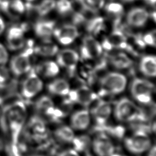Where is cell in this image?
Listing matches in <instances>:
<instances>
[{
    "label": "cell",
    "mask_w": 156,
    "mask_h": 156,
    "mask_svg": "<svg viewBox=\"0 0 156 156\" xmlns=\"http://www.w3.org/2000/svg\"><path fill=\"white\" fill-rule=\"evenodd\" d=\"M1 106H0V112H1Z\"/></svg>",
    "instance_id": "cell-46"
},
{
    "label": "cell",
    "mask_w": 156,
    "mask_h": 156,
    "mask_svg": "<svg viewBox=\"0 0 156 156\" xmlns=\"http://www.w3.org/2000/svg\"><path fill=\"white\" fill-rule=\"evenodd\" d=\"M104 28V21L102 17H95L87 23V29L92 34L98 35Z\"/></svg>",
    "instance_id": "cell-29"
},
{
    "label": "cell",
    "mask_w": 156,
    "mask_h": 156,
    "mask_svg": "<svg viewBox=\"0 0 156 156\" xmlns=\"http://www.w3.org/2000/svg\"><path fill=\"white\" fill-rule=\"evenodd\" d=\"M124 146L130 153L139 155L149 150L151 147V140L147 131L136 130L124 140Z\"/></svg>",
    "instance_id": "cell-3"
},
{
    "label": "cell",
    "mask_w": 156,
    "mask_h": 156,
    "mask_svg": "<svg viewBox=\"0 0 156 156\" xmlns=\"http://www.w3.org/2000/svg\"><path fill=\"white\" fill-rule=\"evenodd\" d=\"M110 156H126L125 155H123V154H115V153H113L112 155H111Z\"/></svg>",
    "instance_id": "cell-41"
},
{
    "label": "cell",
    "mask_w": 156,
    "mask_h": 156,
    "mask_svg": "<svg viewBox=\"0 0 156 156\" xmlns=\"http://www.w3.org/2000/svg\"><path fill=\"white\" fill-rule=\"evenodd\" d=\"M71 144L73 146V148L79 152L87 151L91 144V142L88 136L82 135L78 136H75Z\"/></svg>",
    "instance_id": "cell-27"
},
{
    "label": "cell",
    "mask_w": 156,
    "mask_h": 156,
    "mask_svg": "<svg viewBox=\"0 0 156 156\" xmlns=\"http://www.w3.org/2000/svg\"><path fill=\"white\" fill-rule=\"evenodd\" d=\"M81 56L87 60L98 58L102 53L101 44L91 35L84 37L81 46Z\"/></svg>",
    "instance_id": "cell-12"
},
{
    "label": "cell",
    "mask_w": 156,
    "mask_h": 156,
    "mask_svg": "<svg viewBox=\"0 0 156 156\" xmlns=\"http://www.w3.org/2000/svg\"><path fill=\"white\" fill-rule=\"evenodd\" d=\"M9 58V54L6 48L0 43V65H5Z\"/></svg>",
    "instance_id": "cell-36"
},
{
    "label": "cell",
    "mask_w": 156,
    "mask_h": 156,
    "mask_svg": "<svg viewBox=\"0 0 156 156\" xmlns=\"http://www.w3.org/2000/svg\"><path fill=\"white\" fill-rule=\"evenodd\" d=\"M8 48L11 51H16L23 48L25 44L24 37L16 38H7Z\"/></svg>",
    "instance_id": "cell-32"
},
{
    "label": "cell",
    "mask_w": 156,
    "mask_h": 156,
    "mask_svg": "<svg viewBox=\"0 0 156 156\" xmlns=\"http://www.w3.org/2000/svg\"><path fill=\"white\" fill-rule=\"evenodd\" d=\"M34 52L44 57H51L58 52L57 46L50 40H43V41L33 48Z\"/></svg>",
    "instance_id": "cell-23"
},
{
    "label": "cell",
    "mask_w": 156,
    "mask_h": 156,
    "mask_svg": "<svg viewBox=\"0 0 156 156\" xmlns=\"http://www.w3.org/2000/svg\"><path fill=\"white\" fill-rule=\"evenodd\" d=\"M55 22L50 20L40 21L36 23L34 30L36 35L42 40H49L53 34Z\"/></svg>",
    "instance_id": "cell-21"
},
{
    "label": "cell",
    "mask_w": 156,
    "mask_h": 156,
    "mask_svg": "<svg viewBox=\"0 0 156 156\" xmlns=\"http://www.w3.org/2000/svg\"><path fill=\"white\" fill-rule=\"evenodd\" d=\"M9 70L4 65L0 66V85L4 84L10 80Z\"/></svg>",
    "instance_id": "cell-35"
},
{
    "label": "cell",
    "mask_w": 156,
    "mask_h": 156,
    "mask_svg": "<svg viewBox=\"0 0 156 156\" xmlns=\"http://www.w3.org/2000/svg\"><path fill=\"white\" fill-rule=\"evenodd\" d=\"M77 1L84 9L91 13L99 12L104 5V0H77Z\"/></svg>",
    "instance_id": "cell-28"
},
{
    "label": "cell",
    "mask_w": 156,
    "mask_h": 156,
    "mask_svg": "<svg viewBox=\"0 0 156 156\" xmlns=\"http://www.w3.org/2000/svg\"><path fill=\"white\" fill-rule=\"evenodd\" d=\"M106 11L108 14L116 18V21H119V18L122 15L124 9L122 5L117 2H111L106 6Z\"/></svg>",
    "instance_id": "cell-31"
},
{
    "label": "cell",
    "mask_w": 156,
    "mask_h": 156,
    "mask_svg": "<svg viewBox=\"0 0 156 156\" xmlns=\"http://www.w3.org/2000/svg\"><path fill=\"white\" fill-rule=\"evenodd\" d=\"M139 113V107L127 98H122L115 104L113 114L119 122H127L135 121Z\"/></svg>",
    "instance_id": "cell-5"
},
{
    "label": "cell",
    "mask_w": 156,
    "mask_h": 156,
    "mask_svg": "<svg viewBox=\"0 0 156 156\" xmlns=\"http://www.w3.org/2000/svg\"><path fill=\"white\" fill-rule=\"evenodd\" d=\"M147 156H155L156 154V149H155V146L154 144L152 146H151V147L149 149V150L147 151Z\"/></svg>",
    "instance_id": "cell-38"
},
{
    "label": "cell",
    "mask_w": 156,
    "mask_h": 156,
    "mask_svg": "<svg viewBox=\"0 0 156 156\" xmlns=\"http://www.w3.org/2000/svg\"><path fill=\"white\" fill-rule=\"evenodd\" d=\"M70 103L79 104L88 108L98 98V96L88 87L82 85L74 90H70L65 96Z\"/></svg>",
    "instance_id": "cell-8"
},
{
    "label": "cell",
    "mask_w": 156,
    "mask_h": 156,
    "mask_svg": "<svg viewBox=\"0 0 156 156\" xmlns=\"http://www.w3.org/2000/svg\"><path fill=\"white\" fill-rule=\"evenodd\" d=\"M112 65L118 69H126L132 65V60L124 53L118 52L113 55L110 58Z\"/></svg>",
    "instance_id": "cell-26"
},
{
    "label": "cell",
    "mask_w": 156,
    "mask_h": 156,
    "mask_svg": "<svg viewBox=\"0 0 156 156\" xmlns=\"http://www.w3.org/2000/svg\"><path fill=\"white\" fill-rule=\"evenodd\" d=\"M48 91L57 96H66L70 91V87L68 82L64 79H56L51 82L47 85Z\"/></svg>",
    "instance_id": "cell-20"
},
{
    "label": "cell",
    "mask_w": 156,
    "mask_h": 156,
    "mask_svg": "<svg viewBox=\"0 0 156 156\" xmlns=\"http://www.w3.org/2000/svg\"><path fill=\"white\" fill-rule=\"evenodd\" d=\"M27 1H34V0H27Z\"/></svg>",
    "instance_id": "cell-45"
},
{
    "label": "cell",
    "mask_w": 156,
    "mask_h": 156,
    "mask_svg": "<svg viewBox=\"0 0 156 156\" xmlns=\"http://www.w3.org/2000/svg\"><path fill=\"white\" fill-rule=\"evenodd\" d=\"M85 156H93V155H92L90 154H87Z\"/></svg>",
    "instance_id": "cell-44"
},
{
    "label": "cell",
    "mask_w": 156,
    "mask_h": 156,
    "mask_svg": "<svg viewBox=\"0 0 156 156\" xmlns=\"http://www.w3.org/2000/svg\"><path fill=\"white\" fill-rule=\"evenodd\" d=\"M101 46L102 48L106 50H111L113 48L126 49L127 48V38L121 30L116 28L112 33L104 40Z\"/></svg>",
    "instance_id": "cell-16"
},
{
    "label": "cell",
    "mask_w": 156,
    "mask_h": 156,
    "mask_svg": "<svg viewBox=\"0 0 156 156\" xmlns=\"http://www.w3.org/2000/svg\"><path fill=\"white\" fill-rule=\"evenodd\" d=\"M0 156H2V155H0Z\"/></svg>",
    "instance_id": "cell-47"
},
{
    "label": "cell",
    "mask_w": 156,
    "mask_h": 156,
    "mask_svg": "<svg viewBox=\"0 0 156 156\" xmlns=\"http://www.w3.org/2000/svg\"><path fill=\"white\" fill-rule=\"evenodd\" d=\"M34 108L37 115L42 117L49 118L52 119L55 106L52 99L48 96H42L34 104Z\"/></svg>",
    "instance_id": "cell-18"
},
{
    "label": "cell",
    "mask_w": 156,
    "mask_h": 156,
    "mask_svg": "<svg viewBox=\"0 0 156 156\" xmlns=\"http://www.w3.org/2000/svg\"><path fill=\"white\" fill-rule=\"evenodd\" d=\"M147 11L141 7H136L130 10L127 15L128 24L135 27H143L149 18Z\"/></svg>",
    "instance_id": "cell-19"
},
{
    "label": "cell",
    "mask_w": 156,
    "mask_h": 156,
    "mask_svg": "<svg viewBox=\"0 0 156 156\" xmlns=\"http://www.w3.org/2000/svg\"><path fill=\"white\" fill-rule=\"evenodd\" d=\"M127 79L119 73H109L100 80L101 93L102 95L113 96L121 93L126 88Z\"/></svg>",
    "instance_id": "cell-2"
},
{
    "label": "cell",
    "mask_w": 156,
    "mask_h": 156,
    "mask_svg": "<svg viewBox=\"0 0 156 156\" xmlns=\"http://www.w3.org/2000/svg\"><path fill=\"white\" fill-rule=\"evenodd\" d=\"M33 48L32 43H29L27 48L11 59L10 69L15 76H21L31 69L30 57L34 52Z\"/></svg>",
    "instance_id": "cell-7"
},
{
    "label": "cell",
    "mask_w": 156,
    "mask_h": 156,
    "mask_svg": "<svg viewBox=\"0 0 156 156\" xmlns=\"http://www.w3.org/2000/svg\"><path fill=\"white\" fill-rule=\"evenodd\" d=\"M54 35L63 45L72 43L79 35L78 30L74 24H64L58 28L54 29Z\"/></svg>",
    "instance_id": "cell-14"
},
{
    "label": "cell",
    "mask_w": 156,
    "mask_h": 156,
    "mask_svg": "<svg viewBox=\"0 0 156 156\" xmlns=\"http://www.w3.org/2000/svg\"><path fill=\"white\" fill-rule=\"evenodd\" d=\"M146 3L151 5H154L155 4V0H144Z\"/></svg>",
    "instance_id": "cell-40"
},
{
    "label": "cell",
    "mask_w": 156,
    "mask_h": 156,
    "mask_svg": "<svg viewBox=\"0 0 156 156\" xmlns=\"http://www.w3.org/2000/svg\"><path fill=\"white\" fill-rule=\"evenodd\" d=\"M23 130H25L27 136L38 141L44 139L47 134V129L43 118L36 115L26 122Z\"/></svg>",
    "instance_id": "cell-10"
},
{
    "label": "cell",
    "mask_w": 156,
    "mask_h": 156,
    "mask_svg": "<svg viewBox=\"0 0 156 156\" xmlns=\"http://www.w3.org/2000/svg\"><path fill=\"white\" fill-rule=\"evenodd\" d=\"M93 150L97 156H110L115 153V146L108 135L101 133L91 142Z\"/></svg>",
    "instance_id": "cell-11"
},
{
    "label": "cell",
    "mask_w": 156,
    "mask_h": 156,
    "mask_svg": "<svg viewBox=\"0 0 156 156\" xmlns=\"http://www.w3.org/2000/svg\"><path fill=\"white\" fill-rule=\"evenodd\" d=\"M143 40L145 45L153 47L155 46V30L148 32L143 37Z\"/></svg>",
    "instance_id": "cell-34"
},
{
    "label": "cell",
    "mask_w": 156,
    "mask_h": 156,
    "mask_svg": "<svg viewBox=\"0 0 156 156\" xmlns=\"http://www.w3.org/2000/svg\"><path fill=\"white\" fill-rule=\"evenodd\" d=\"M90 107H91V110H89L90 113L96 126L102 128L106 124L110 116L112 113L110 104L107 101L99 99L98 98Z\"/></svg>",
    "instance_id": "cell-9"
},
{
    "label": "cell",
    "mask_w": 156,
    "mask_h": 156,
    "mask_svg": "<svg viewBox=\"0 0 156 156\" xmlns=\"http://www.w3.org/2000/svg\"><path fill=\"white\" fill-rule=\"evenodd\" d=\"M123 2H132L134 0H122Z\"/></svg>",
    "instance_id": "cell-42"
},
{
    "label": "cell",
    "mask_w": 156,
    "mask_h": 156,
    "mask_svg": "<svg viewBox=\"0 0 156 156\" xmlns=\"http://www.w3.org/2000/svg\"><path fill=\"white\" fill-rule=\"evenodd\" d=\"M43 82L37 73L31 69L22 83L20 96L23 101H28L37 96L43 88Z\"/></svg>",
    "instance_id": "cell-6"
},
{
    "label": "cell",
    "mask_w": 156,
    "mask_h": 156,
    "mask_svg": "<svg viewBox=\"0 0 156 156\" xmlns=\"http://www.w3.org/2000/svg\"><path fill=\"white\" fill-rule=\"evenodd\" d=\"M141 73L147 77H154L156 74V59L154 55H147L142 57L140 63Z\"/></svg>",
    "instance_id": "cell-24"
},
{
    "label": "cell",
    "mask_w": 156,
    "mask_h": 156,
    "mask_svg": "<svg viewBox=\"0 0 156 156\" xmlns=\"http://www.w3.org/2000/svg\"><path fill=\"white\" fill-rule=\"evenodd\" d=\"M55 0H43L39 4L35 6V10L37 15L42 16L47 15L55 8Z\"/></svg>",
    "instance_id": "cell-30"
},
{
    "label": "cell",
    "mask_w": 156,
    "mask_h": 156,
    "mask_svg": "<svg viewBox=\"0 0 156 156\" xmlns=\"http://www.w3.org/2000/svg\"><path fill=\"white\" fill-rule=\"evenodd\" d=\"M37 72L44 77H52L57 76L59 73V67L57 63L52 61H46L38 65L37 67Z\"/></svg>",
    "instance_id": "cell-25"
},
{
    "label": "cell",
    "mask_w": 156,
    "mask_h": 156,
    "mask_svg": "<svg viewBox=\"0 0 156 156\" xmlns=\"http://www.w3.org/2000/svg\"><path fill=\"white\" fill-rule=\"evenodd\" d=\"M5 23L4 20L0 16V35L3 32L5 29Z\"/></svg>",
    "instance_id": "cell-39"
},
{
    "label": "cell",
    "mask_w": 156,
    "mask_h": 156,
    "mask_svg": "<svg viewBox=\"0 0 156 156\" xmlns=\"http://www.w3.org/2000/svg\"><path fill=\"white\" fill-rule=\"evenodd\" d=\"M154 85L146 79H134L130 85V93L133 98L141 105H145L152 102Z\"/></svg>",
    "instance_id": "cell-4"
},
{
    "label": "cell",
    "mask_w": 156,
    "mask_h": 156,
    "mask_svg": "<svg viewBox=\"0 0 156 156\" xmlns=\"http://www.w3.org/2000/svg\"><path fill=\"white\" fill-rule=\"evenodd\" d=\"M25 10L26 6L21 0H0V10L10 18L20 17Z\"/></svg>",
    "instance_id": "cell-17"
},
{
    "label": "cell",
    "mask_w": 156,
    "mask_h": 156,
    "mask_svg": "<svg viewBox=\"0 0 156 156\" xmlns=\"http://www.w3.org/2000/svg\"><path fill=\"white\" fill-rule=\"evenodd\" d=\"M79 58V55L76 51L71 49H64L58 52L57 63L58 66L73 73L77 65Z\"/></svg>",
    "instance_id": "cell-13"
},
{
    "label": "cell",
    "mask_w": 156,
    "mask_h": 156,
    "mask_svg": "<svg viewBox=\"0 0 156 156\" xmlns=\"http://www.w3.org/2000/svg\"><path fill=\"white\" fill-rule=\"evenodd\" d=\"M27 117V107L22 99H15L1 106L0 129L9 137L10 143H16L20 140Z\"/></svg>",
    "instance_id": "cell-1"
},
{
    "label": "cell",
    "mask_w": 156,
    "mask_h": 156,
    "mask_svg": "<svg viewBox=\"0 0 156 156\" xmlns=\"http://www.w3.org/2000/svg\"><path fill=\"white\" fill-rule=\"evenodd\" d=\"M28 156H45L44 155H30Z\"/></svg>",
    "instance_id": "cell-43"
},
{
    "label": "cell",
    "mask_w": 156,
    "mask_h": 156,
    "mask_svg": "<svg viewBox=\"0 0 156 156\" xmlns=\"http://www.w3.org/2000/svg\"><path fill=\"white\" fill-rule=\"evenodd\" d=\"M55 7L61 15H66L72 10V4L69 0H58L56 2Z\"/></svg>",
    "instance_id": "cell-33"
},
{
    "label": "cell",
    "mask_w": 156,
    "mask_h": 156,
    "mask_svg": "<svg viewBox=\"0 0 156 156\" xmlns=\"http://www.w3.org/2000/svg\"><path fill=\"white\" fill-rule=\"evenodd\" d=\"M56 156H80V155L73 148H69L60 151Z\"/></svg>",
    "instance_id": "cell-37"
},
{
    "label": "cell",
    "mask_w": 156,
    "mask_h": 156,
    "mask_svg": "<svg viewBox=\"0 0 156 156\" xmlns=\"http://www.w3.org/2000/svg\"><path fill=\"white\" fill-rule=\"evenodd\" d=\"M91 121V114L88 108H84L75 111L70 118V127L75 130L87 129Z\"/></svg>",
    "instance_id": "cell-15"
},
{
    "label": "cell",
    "mask_w": 156,
    "mask_h": 156,
    "mask_svg": "<svg viewBox=\"0 0 156 156\" xmlns=\"http://www.w3.org/2000/svg\"><path fill=\"white\" fill-rule=\"evenodd\" d=\"M54 136L60 143L70 144L75 137L74 130L69 126L62 125L54 132Z\"/></svg>",
    "instance_id": "cell-22"
}]
</instances>
